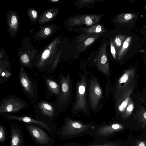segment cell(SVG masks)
<instances>
[{
	"label": "cell",
	"instance_id": "1",
	"mask_svg": "<svg viewBox=\"0 0 146 146\" xmlns=\"http://www.w3.org/2000/svg\"><path fill=\"white\" fill-rule=\"evenodd\" d=\"M18 76L24 93L33 105L35 104L38 99V84L34 79L31 78L23 68L20 69Z\"/></svg>",
	"mask_w": 146,
	"mask_h": 146
},
{
	"label": "cell",
	"instance_id": "2",
	"mask_svg": "<svg viewBox=\"0 0 146 146\" xmlns=\"http://www.w3.org/2000/svg\"><path fill=\"white\" fill-rule=\"evenodd\" d=\"M29 107L22 99L15 95L8 96L0 102V113L3 114L19 111Z\"/></svg>",
	"mask_w": 146,
	"mask_h": 146
},
{
	"label": "cell",
	"instance_id": "3",
	"mask_svg": "<svg viewBox=\"0 0 146 146\" xmlns=\"http://www.w3.org/2000/svg\"><path fill=\"white\" fill-rule=\"evenodd\" d=\"M86 79L84 75L80 76V81L77 84V90L74 109L76 111H86L87 109L86 99Z\"/></svg>",
	"mask_w": 146,
	"mask_h": 146
},
{
	"label": "cell",
	"instance_id": "4",
	"mask_svg": "<svg viewBox=\"0 0 146 146\" xmlns=\"http://www.w3.org/2000/svg\"><path fill=\"white\" fill-rule=\"evenodd\" d=\"M33 106L36 113L50 118L53 117L57 110L60 108L56 102L46 100H41Z\"/></svg>",
	"mask_w": 146,
	"mask_h": 146
},
{
	"label": "cell",
	"instance_id": "5",
	"mask_svg": "<svg viewBox=\"0 0 146 146\" xmlns=\"http://www.w3.org/2000/svg\"><path fill=\"white\" fill-rule=\"evenodd\" d=\"M60 90L57 103L60 109L68 100L71 91L70 79L69 74L66 76L62 74L59 78Z\"/></svg>",
	"mask_w": 146,
	"mask_h": 146
},
{
	"label": "cell",
	"instance_id": "6",
	"mask_svg": "<svg viewBox=\"0 0 146 146\" xmlns=\"http://www.w3.org/2000/svg\"><path fill=\"white\" fill-rule=\"evenodd\" d=\"M89 127V125H84L80 122L66 118L62 133L64 135H77L86 131Z\"/></svg>",
	"mask_w": 146,
	"mask_h": 146
},
{
	"label": "cell",
	"instance_id": "7",
	"mask_svg": "<svg viewBox=\"0 0 146 146\" xmlns=\"http://www.w3.org/2000/svg\"><path fill=\"white\" fill-rule=\"evenodd\" d=\"M89 98L91 107L96 108L102 96L101 88L97 81L94 78L91 79L89 85Z\"/></svg>",
	"mask_w": 146,
	"mask_h": 146
},
{
	"label": "cell",
	"instance_id": "8",
	"mask_svg": "<svg viewBox=\"0 0 146 146\" xmlns=\"http://www.w3.org/2000/svg\"><path fill=\"white\" fill-rule=\"evenodd\" d=\"M106 46V43L102 44L96 58V62L98 69L104 74L108 76L110 74V69Z\"/></svg>",
	"mask_w": 146,
	"mask_h": 146
},
{
	"label": "cell",
	"instance_id": "9",
	"mask_svg": "<svg viewBox=\"0 0 146 146\" xmlns=\"http://www.w3.org/2000/svg\"><path fill=\"white\" fill-rule=\"evenodd\" d=\"M100 19V16L94 15L76 16L71 18L69 23L72 26H91L98 22Z\"/></svg>",
	"mask_w": 146,
	"mask_h": 146
},
{
	"label": "cell",
	"instance_id": "10",
	"mask_svg": "<svg viewBox=\"0 0 146 146\" xmlns=\"http://www.w3.org/2000/svg\"><path fill=\"white\" fill-rule=\"evenodd\" d=\"M27 128L32 136L39 143L46 144L49 142L50 139L49 136L42 129L31 125H28Z\"/></svg>",
	"mask_w": 146,
	"mask_h": 146
},
{
	"label": "cell",
	"instance_id": "11",
	"mask_svg": "<svg viewBox=\"0 0 146 146\" xmlns=\"http://www.w3.org/2000/svg\"><path fill=\"white\" fill-rule=\"evenodd\" d=\"M5 118L10 119L17 120L25 123L36 124L43 127L47 130L50 131L48 125L45 123L39 120L35 119L32 117L27 116H20L5 114L3 115Z\"/></svg>",
	"mask_w": 146,
	"mask_h": 146
},
{
	"label": "cell",
	"instance_id": "12",
	"mask_svg": "<svg viewBox=\"0 0 146 146\" xmlns=\"http://www.w3.org/2000/svg\"><path fill=\"white\" fill-rule=\"evenodd\" d=\"M44 81L45 92L47 94L50 96H58L60 90L59 84L52 77H46Z\"/></svg>",
	"mask_w": 146,
	"mask_h": 146
},
{
	"label": "cell",
	"instance_id": "13",
	"mask_svg": "<svg viewBox=\"0 0 146 146\" xmlns=\"http://www.w3.org/2000/svg\"><path fill=\"white\" fill-rule=\"evenodd\" d=\"M124 128L121 125L115 123L110 125H105L100 127L97 133L102 136H108L113 134L115 132L121 130Z\"/></svg>",
	"mask_w": 146,
	"mask_h": 146
},
{
	"label": "cell",
	"instance_id": "14",
	"mask_svg": "<svg viewBox=\"0 0 146 146\" xmlns=\"http://www.w3.org/2000/svg\"><path fill=\"white\" fill-rule=\"evenodd\" d=\"M82 30L86 34L88 35L100 34L105 31L104 28L99 24L92 25L88 28H83Z\"/></svg>",
	"mask_w": 146,
	"mask_h": 146
},
{
	"label": "cell",
	"instance_id": "15",
	"mask_svg": "<svg viewBox=\"0 0 146 146\" xmlns=\"http://www.w3.org/2000/svg\"><path fill=\"white\" fill-rule=\"evenodd\" d=\"M100 34H97L93 35L90 36V35H88H88H86V39H85V36H82V38L84 39V41L80 42H82L81 43L82 48V50H84V49L90 46L92 43L95 40L97 39L99 37Z\"/></svg>",
	"mask_w": 146,
	"mask_h": 146
},
{
	"label": "cell",
	"instance_id": "16",
	"mask_svg": "<svg viewBox=\"0 0 146 146\" xmlns=\"http://www.w3.org/2000/svg\"><path fill=\"white\" fill-rule=\"evenodd\" d=\"M11 140L10 146H21L22 139L19 132L17 129L12 130Z\"/></svg>",
	"mask_w": 146,
	"mask_h": 146
},
{
	"label": "cell",
	"instance_id": "17",
	"mask_svg": "<svg viewBox=\"0 0 146 146\" xmlns=\"http://www.w3.org/2000/svg\"><path fill=\"white\" fill-rule=\"evenodd\" d=\"M21 59L23 63L25 66L27 65V66L29 67L30 68V66L29 65V63L30 62V60L27 54H24L22 55L21 56Z\"/></svg>",
	"mask_w": 146,
	"mask_h": 146
},
{
	"label": "cell",
	"instance_id": "18",
	"mask_svg": "<svg viewBox=\"0 0 146 146\" xmlns=\"http://www.w3.org/2000/svg\"><path fill=\"white\" fill-rule=\"evenodd\" d=\"M128 100V98H126L119 106L118 109L120 111L122 112L125 109L127 105Z\"/></svg>",
	"mask_w": 146,
	"mask_h": 146
},
{
	"label": "cell",
	"instance_id": "19",
	"mask_svg": "<svg viewBox=\"0 0 146 146\" xmlns=\"http://www.w3.org/2000/svg\"><path fill=\"white\" fill-rule=\"evenodd\" d=\"M5 139V134L4 128L3 126L0 127V141L2 142Z\"/></svg>",
	"mask_w": 146,
	"mask_h": 146
},
{
	"label": "cell",
	"instance_id": "20",
	"mask_svg": "<svg viewBox=\"0 0 146 146\" xmlns=\"http://www.w3.org/2000/svg\"><path fill=\"white\" fill-rule=\"evenodd\" d=\"M113 43V41L111 40L110 41V51L113 57L115 59L116 51Z\"/></svg>",
	"mask_w": 146,
	"mask_h": 146
},
{
	"label": "cell",
	"instance_id": "21",
	"mask_svg": "<svg viewBox=\"0 0 146 146\" xmlns=\"http://www.w3.org/2000/svg\"><path fill=\"white\" fill-rule=\"evenodd\" d=\"M128 74H123L120 78L119 80V82L120 84L125 82L128 80Z\"/></svg>",
	"mask_w": 146,
	"mask_h": 146
},
{
	"label": "cell",
	"instance_id": "22",
	"mask_svg": "<svg viewBox=\"0 0 146 146\" xmlns=\"http://www.w3.org/2000/svg\"><path fill=\"white\" fill-rule=\"evenodd\" d=\"M90 146H119V145L115 143H109L104 145H93Z\"/></svg>",
	"mask_w": 146,
	"mask_h": 146
},
{
	"label": "cell",
	"instance_id": "23",
	"mask_svg": "<svg viewBox=\"0 0 146 146\" xmlns=\"http://www.w3.org/2000/svg\"><path fill=\"white\" fill-rule=\"evenodd\" d=\"M17 18L15 15H13L11 18V23L13 25H15L17 23Z\"/></svg>",
	"mask_w": 146,
	"mask_h": 146
},
{
	"label": "cell",
	"instance_id": "24",
	"mask_svg": "<svg viewBox=\"0 0 146 146\" xmlns=\"http://www.w3.org/2000/svg\"><path fill=\"white\" fill-rule=\"evenodd\" d=\"M115 44L117 46H120L121 44V40L119 37H116L115 39Z\"/></svg>",
	"mask_w": 146,
	"mask_h": 146
},
{
	"label": "cell",
	"instance_id": "25",
	"mask_svg": "<svg viewBox=\"0 0 146 146\" xmlns=\"http://www.w3.org/2000/svg\"><path fill=\"white\" fill-rule=\"evenodd\" d=\"M133 105L132 104H130L127 107V110L129 112H131L133 110Z\"/></svg>",
	"mask_w": 146,
	"mask_h": 146
},
{
	"label": "cell",
	"instance_id": "26",
	"mask_svg": "<svg viewBox=\"0 0 146 146\" xmlns=\"http://www.w3.org/2000/svg\"><path fill=\"white\" fill-rule=\"evenodd\" d=\"M80 1V3L82 4H87V3H92L93 2H94V1H93V0H81V1Z\"/></svg>",
	"mask_w": 146,
	"mask_h": 146
},
{
	"label": "cell",
	"instance_id": "27",
	"mask_svg": "<svg viewBox=\"0 0 146 146\" xmlns=\"http://www.w3.org/2000/svg\"><path fill=\"white\" fill-rule=\"evenodd\" d=\"M136 146H146V143L144 141H140L137 143Z\"/></svg>",
	"mask_w": 146,
	"mask_h": 146
},
{
	"label": "cell",
	"instance_id": "28",
	"mask_svg": "<svg viewBox=\"0 0 146 146\" xmlns=\"http://www.w3.org/2000/svg\"><path fill=\"white\" fill-rule=\"evenodd\" d=\"M132 17V15L130 14H127L124 16V18L126 20H129Z\"/></svg>",
	"mask_w": 146,
	"mask_h": 146
},
{
	"label": "cell",
	"instance_id": "29",
	"mask_svg": "<svg viewBox=\"0 0 146 146\" xmlns=\"http://www.w3.org/2000/svg\"><path fill=\"white\" fill-rule=\"evenodd\" d=\"M50 32V30L48 28H46L44 30V33L46 35H49Z\"/></svg>",
	"mask_w": 146,
	"mask_h": 146
},
{
	"label": "cell",
	"instance_id": "30",
	"mask_svg": "<svg viewBox=\"0 0 146 146\" xmlns=\"http://www.w3.org/2000/svg\"><path fill=\"white\" fill-rule=\"evenodd\" d=\"M31 13L33 18H36L37 17V13L36 11L34 10H32L31 11Z\"/></svg>",
	"mask_w": 146,
	"mask_h": 146
},
{
	"label": "cell",
	"instance_id": "31",
	"mask_svg": "<svg viewBox=\"0 0 146 146\" xmlns=\"http://www.w3.org/2000/svg\"><path fill=\"white\" fill-rule=\"evenodd\" d=\"M129 44L128 42L126 41H125L123 45V47L124 48H127Z\"/></svg>",
	"mask_w": 146,
	"mask_h": 146
},
{
	"label": "cell",
	"instance_id": "32",
	"mask_svg": "<svg viewBox=\"0 0 146 146\" xmlns=\"http://www.w3.org/2000/svg\"><path fill=\"white\" fill-rule=\"evenodd\" d=\"M52 14L48 12L46 15V16L48 18H51L52 17Z\"/></svg>",
	"mask_w": 146,
	"mask_h": 146
},
{
	"label": "cell",
	"instance_id": "33",
	"mask_svg": "<svg viewBox=\"0 0 146 146\" xmlns=\"http://www.w3.org/2000/svg\"><path fill=\"white\" fill-rule=\"evenodd\" d=\"M143 117L145 119V120H146V112H145L143 113Z\"/></svg>",
	"mask_w": 146,
	"mask_h": 146
},
{
	"label": "cell",
	"instance_id": "34",
	"mask_svg": "<svg viewBox=\"0 0 146 146\" xmlns=\"http://www.w3.org/2000/svg\"><path fill=\"white\" fill-rule=\"evenodd\" d=\"M52 1H58V0H52Z\"/></svg>",
	"mask_w": 146,
	"mask_h": 146
}]
</instances>
